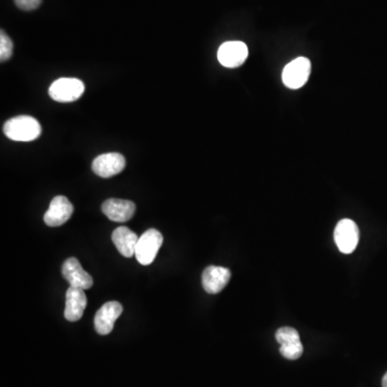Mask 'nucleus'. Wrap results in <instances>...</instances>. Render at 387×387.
<instances>
[{"label": "nucleus", "mask_w": 387, "mask_h": 387, "mask_svg": "<svg viewBox=\"0 0 387 387\" xmlns=\"http://www.w3.org/2000/svg\"><path fill=\"white\" fill-rule=\"evenodd\" d=\"M4 132L11 140L29 142L41 134V125L35 117L21 115L6 122Z\"/></svg>", "instance_id": "obj_1"}, {"label": "nucleus", "mask_w": 387, "mask_h": 387, "mask_svg": "<svg viewBox=\"0 0 387 387\" xmlns=\"http://www.w3.org/2000/svg\"><path fill=\"white\" fill-rule=\"evenodd\" d=\"M163 235L159 230L154 228L149 229L139 238L134 258L143 266L152 264L163 245Z\"/></svg>", "instance_id": "obj_2"}, {"label": "nucleus", "mask_w": 387, "mask_h": 387, "mask_svg": "<svg viewBox=\"0 0 387 387\" xmlns=\"http://www.w3.org/2000/svg\"><path fill=\"white\" fill-rule=\"evenodd\" d=\"M85 86L81 80L75 78H60L52 83L48 94L58 102H73L83 95Z\"/></svg>", "instance_id": "obj_3"}, {"label": "nucleus", "mask_w": 387, "mask_h": 387, "mask_svg": "<svg viewBox=\"0 0 387 387\" xmlns=\"http://www.w3.org/2000/svg\"><path fill=\"white\" fill-rule=\"evenodd\" d=\"M334 241L341 253H353L359 241V229L356 223L350 218L340 221L334 229Z\"/></svg>", "instance_id": "obj_4"}, {"label": "nucleus", "mask_w": 387, "mask_h": 387, "mask_svg": "<svg viewBox=\"0 0 387 387\" xmlns=\"http://www.w3.org/2000/svg\"><path fill=\"white\" fill-rule=\"evenodd\" d=\"M310 73V60L306 58H298L286 65L282 73V80L286 88L298 90L308 82Z\"/></svg>", "instance_id": "obj_5"}, {"label": "nucleus", "mask_w": 387, "mask_h": 387, "mask_svg": "<svg viewBox=\"0 0 387 387\" xmlns=\"http://www.w3.org/2000/svg\"><path fill=\"white\" fill-rule=\"evenodd\" d=\"M249 48L245 42L227 41L220 46L218 60L226 68H237L247 60Z\"/></svg>", "instance_id": "obj_6"}, {"label": "nucleus", "mask_w": 387, "mask_h": 387, "mask_svg": "<svg viewBox=\"0 0 387 387\" xmlns=\"http://www.w3.org/2000/svg\"><path fill=\"white\" fill-rule=\"evenodd\" d=\"M277 344H280V352L285 359L295 361L304 353V346L300 341L297 330L292 327H282L275 334Z\"/></svg>", "instance_id": "obj_7"}, {"label": "nucleus", "mask_w": 387, "mask_h": 387, "mask_svg": "<svg viewBox=\"0 0 387 387\" xmlns=\"http://www.w3.org/2000/svg\"><path fill=\"white\" fill-rule=\"evenodd\" d=\"M73 203L65 196H56L52 199L48 211L44 214V223L50 227L62 226L68 222L73 213Z\"/></svg>", "instance_id": "obj_8"}, {"label": "nucleus", "mask_w": 387, "mask_h": 387, "mask_svg": "<svg viewBox=\"0 0 387 387\" xmlns=\"http://www.w3.org/2000/svg\"><path fill=\"white\" fill-rule=\"evenodd\" d=\"M126 167L125 157L120 153H106L92 161V171L102 178H111L123 171Z\"/></svg>", "instance_id": "obj_9"}, {"label": "nucleus", "mask_w": 387, "mask_h": 387, "mask_svg": "<svg viewBox=\"0 0 387 387\" xmlns=\"http://www.w3.org/2000/svg\"><path fill=\"white\" fill-rule=\"evenodd\" d=\"M123 312V306L117 302H109L97 311L94 323L96 332L102 336L110 334L115 321Z\"/></svg>", "instance_id": "obj_10"}, {"label": "nucleus", "mask_w": 387, "mask_h": 387, "mask_svg": "<svg viewBox=\"0 0 387 387\" xmlns=\"http://www.w3.org/2000/svg\"><path fill=\"white\" fill-rule=\"evenodd\" d=\"M63 277L68 281L71 287L90 290L92 286V277L86 272L79 260L75 258H68L63 265Z\"/></svg>", "instance_id": "obj_11"}, {"label": "nucleus", "mask_w": 387, "mask_h": 387, "mask_svg": "<svg viewBox=\"0 0 387 387\" xmlns=\"http://www.w3.org/2000/svg\"><path fill=\"white\" fill-rule=\"evenodd\" d=\"M231 273L225 267L209 266L203 273V286L209 294L221 293L230 280Z\"/></svg>", "instance_id": "obj_12"}, {"label": "nucleus", "mask_w": 387, "mask_h": 387, "mask_svg": "<svg viewBox=\"0 0 387 387\" xmlns=\"http://www.w3.org/2000/svg\"><path fill=\"white\" fill-rule=\"evenodd\" d=\"M102 210L109 220L125 223L134 216L136 205L130 201L111 198L102 203Z\"/></svg>", "instance_id": "obj_13"}, {"label": "nucleus", "mask_w": 387, "mask_h": 387, "mask_svg": "<svg viewBox=\"0 0 387 387\" xmlns=\"http://www.w3.org/2000/svg\"><path fill=\"white\" fill-rule=\"evenodd\" d=\"M88 304L84 290L81 288L69 287L66 293V308H65V319L69 322H77L83 317L84 310Z\"/></svg>", "instance_id": "obj_14"}, {"label": "nucleus", "mask_w": 387, "mask_h": 387, "mask_svg": "<svg viewBox=\"0 0 387 387\" xmlns=\"http://www.w3.org/2000/svg\"><path fill=\"white\" fill-rule=\"evenodd\" d=\"M138 235L125 226L117 227L112 233V241L124 258H130L136 253Z\"/></svg>", "instance_id": "obj_15"}, {"label": "nucleus", "mask_w": 387, "mask_h": 387, "mask_svg": "<svg viewBox=\"0 0 387 387\" xmlns=\"http://www.w3.org/2000/svg\"><path fill=\"white\" fill-rule=\"evenodd\" d=\"M12 54H14V42L5 31H1V33H0V60L6 62V60H10Z\"/></svg>", "instance_id": "obj_16"}, {"label": "nucleus", "mask_w": 387, "mask_h": 387, "mask_svg": "<svg viewBox=\"0 0 387 387\" xmlns=\"http://www.w3.org/2000/svg\"><path fill=\"white\" fill-rule=\"evenodd\" d=\"M14 1H16V5L24 11L37 9L42 3V0H14Z\"/></svg>", "instance_id": "obj_17"}, {"label": "nucleus", "mask_w": 387, "mask_h": 387, "mask_svg": "<svg viewBox=\"0 0 387 387\" xmlns=\"http://www.w3.org/2000/svg\"><path fill=\"white\" fill-rule=\"evenodd\" d=\"M382 386L383 387H387V372H386V373H385V376H383Z\"/></svg>", "instance_id": "obj_18"}]
</instances>
